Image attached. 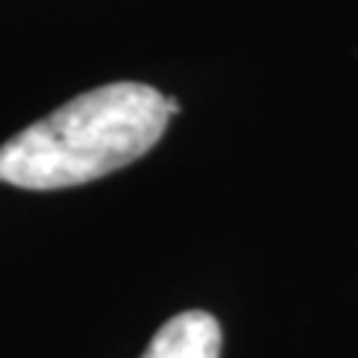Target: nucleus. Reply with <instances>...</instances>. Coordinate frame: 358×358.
<instances>
[{
	"instance_id": "obj_1",
	"label": "nucleus",
	"mask_w": 358,
	"mask_h": 358,
	"mask_svg": "<svg viewBox=\"0 0 358 358\" xmlns=\"http://www.w3.org/2000/svg\"><path fill=\"white\" fill-rule=\"evenodd\" d=\"M171 120L150 84L117 81L81 93L0 147V182L57 192L93 182L147 155Z\"/></svg>"
},
{
	"instance_id": "obj_2",
	"label": "nucleus",
	"mask_w": 358,
	"mask_h": 358,
	"mask_svg": "<svg viewBox=\"0 0 358 358\" xmlns=\"http://www.w3.org/2000/svg\"><path fill=\"white\" fill-rule=\"evenodd\" d=\"M221 326L206 310H185L155 331L141 358H218Z\"/></svg>"
}]
</instances>
